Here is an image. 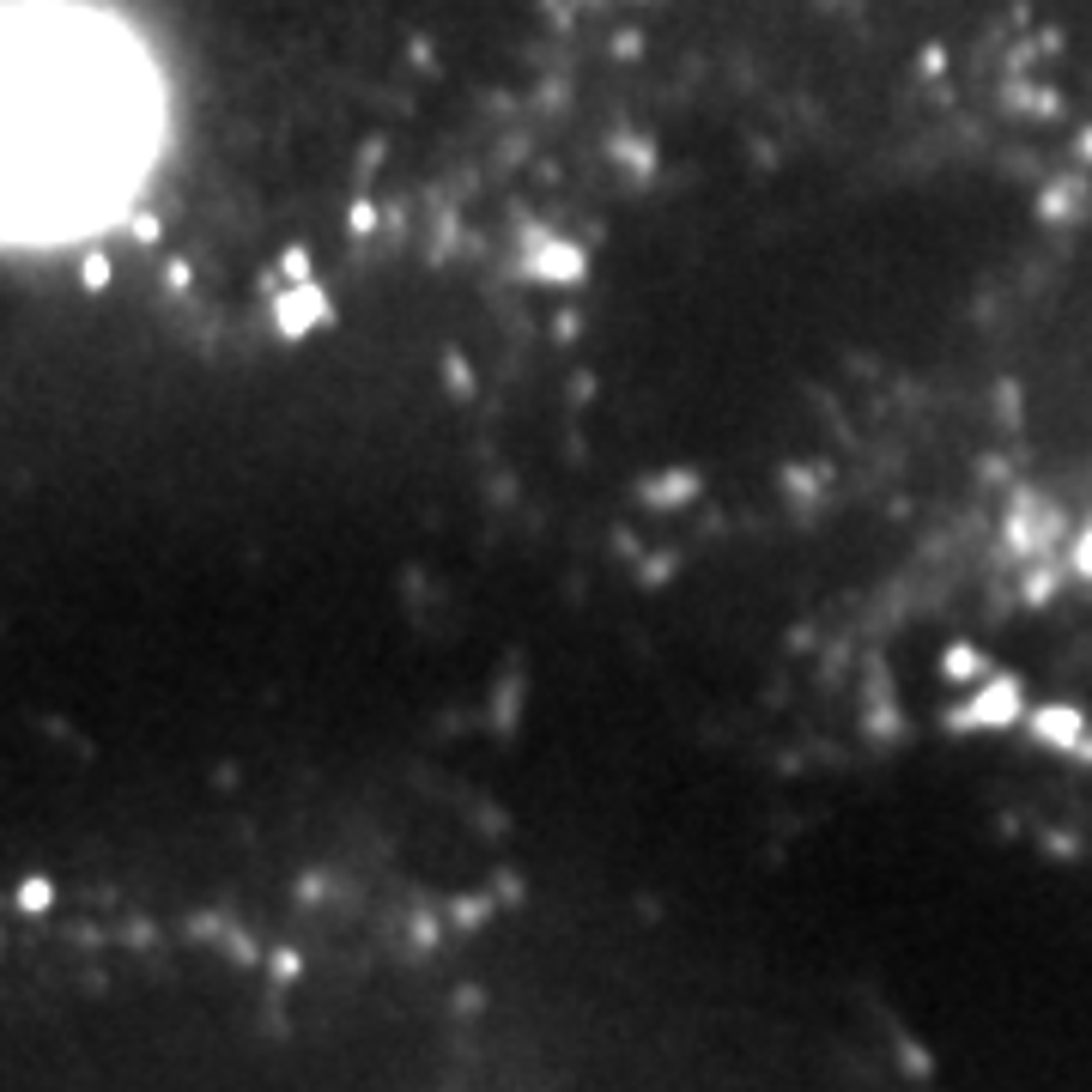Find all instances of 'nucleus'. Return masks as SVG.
Segmentation results:
<instances>
[{"label": "nucleus", "instance_id": "f257e3e1", "mask_svg": "<svg viewBox=\"0 0 1092 1092\" xmlns=\"http://www.w3.org/2000/svg\"><path fill=\"white\" fill-rule=\"evenodd\" d=\"M134 92L85 37H0V218L55 225L115 188L134 158Z\"/></svg>", "mask_w": 1092, "mask_h": 1092}]
</instances>
